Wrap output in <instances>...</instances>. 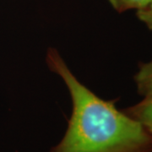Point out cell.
Here are the masks:
<instances>
[{"instance_id":"1","label":"cell","mask_w":152,"mask_h":152,"mask_svg":"<svg viewBox=\"0 0 152 152\" xmlns=\"http://www.w3.org/2000/svg\"><path fill=\"white\" fill-rule=\"evenodd\" d=\"M47 63L65 82L73 101L65 135L50 152H152L151 134L113 102L99 98L82 85L56 49H48Z\"/></svg>"},{"instance_id":"5","label":"cell","mask_w":152,"mask_h":152,"mask_svg":"<svg viewBox=\"0 0 152 152\" xmlns=\"http://www.w3.org/2000/svg\"><path fill=\"white\" fill-rule=\"evenodd\" d=\"M137 16L150 30H152V0L145 7L137 10Z\"/></svg>"},{"instance_id":"3","label":"cell","mask_w":152,"mask_h":152,"mask_svg":"<svg viewBox=\"0 0 152 152\" xmlns=\"http://www.w3.org/2000/svg\"><path fill=\"white\" fill-rule=\"evenodd\" d=\"M134 79L140 94L152 98V61L140 64Z\"/></svg>"},{"instance_id":"4","label":"cell","mask_w":152,"mask_h":152,"mask_svg":"<svg viewBox=\"0 0 152 152\" xmlns=\"http://www.w3.org/2000/svg\"><path fill=\"white\" fill-rule=\"evenodd\" d=\"M112 6L119 13L129 10H141L151 0H108Z\"/></svg>"},{"instance_id":"2","label":"cell","mask_w":152,"mask_h":152,"mask_svg":"<svg viewBox=\"0 0 152 152\" xmlns=\"http://www.w3.org/2000/svg\"><path fill=\"white\" fill-rule=\"evenodd\" d=\"M130 118L141 124L152 134V98L145 97L140 102L124 111Z\"/></svg>"}]
</instances>
